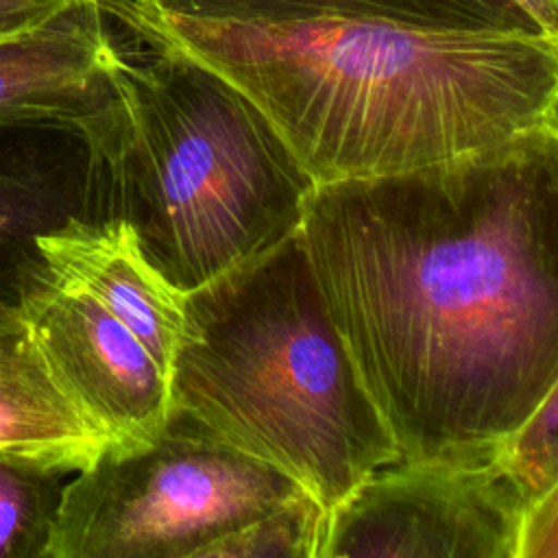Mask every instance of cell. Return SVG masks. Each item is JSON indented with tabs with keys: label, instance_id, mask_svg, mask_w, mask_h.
Returning <instances> with one entry per match:
<instances>
[{
	"label": "cell",
	"instance_id": "cell-1",
	"mask_svg": "<svg viewBox=\"0 0 558 558\" xmlns=\"http://www.w3.org/2000/svg\"><path fill=\"white\" fill-rule=\"evenodd\" d=\"M299 233L403 460L488 456L558 386V129L314 185Z\"/></svg>",
	"mask_w": 558,
	"mask_h": 558
},
{
	"label": "cell",
	"instance_id": "cell-2",
	"mask_svg": "<svg viewBox=\"0 0 558 558\" xmlns=\"http://www.w3.org/2000/svg\"><path fill=\"white\" fill-rule=\"evenodd\" d=\"M109 2L235 85L314 185L558 129V35L375 17L220 22Z\"/></svg>",
	"mask_w": 558,
	"mask_h": 558
},
{
	"label": "cell",
	"instance_id": "cell-3",
	"mask_svg": "<svg viewBox=\"0 0 558 558\" xmlns=\"http://www.w3.org/2000/svg\"><path fill=\"white\" fill-rule=\"evenodd\" d=\"M109 83L76 137L85 214L126 222L150 266L187 294L299 231L314 181L268 118L225 76L131 20Z\"/></svg>",
	"mask_w": 558,
	"mask_h": 558
},
{
	"label": "cell",
	"instance_id": "cell-4",
	"mask_svg": "<svg viewBox=\"0 0 558 558\" xmlns=\"http://www.w3.org/2000/svg\"><path fill=\"white\" fill-rule=\"evenodd\" d=\"M170 410L279 469L329 514L401 460L329 318L301 233L185 294Z\"/></svg>",
	"mask_w": 558,
	"mask_h": 558
},
{
	"label": "cell",
	"instance_id": "cell-5",
	"mask_svg": "<svg viewBox=\"0 0 558 558\" xmlns=\"http://www.w3.org/2000/svg\"><path fill=\"white\" fill-rule=\"evenodd\" d=\"M303 490L279 469L170 410L135 449H105L61 488L46 558H203Z\"/></svg>",
	"mask_w": 558,
	"mask_h": 558
},
{
	"label": "cell",
	"instance_id": "cell-6",
	"mask_svg": "<svg viewBox=\"0 0 558 558\" xmlns=\"http://www.w3.org/2000/svg\"><path fill=\"white\" fill-rule=\"evenodd\" d=\"M523 510L490 453L401 458L327 514L318 558H514Z\"/></svg>",
	"mask_w": 558,
	"mask_h": 558
},
{
	"label": "cell",
	"instance_id": "cell-7",
	"mask_svg": "<svg viewBox=\"0 0 558 558\" xmlns=\"http://www.w3.org/2000/svg\"><path fill=\"white\" fill-rule=\"evenodd\" d=\"M15 301L59 384L107 449H135L159 434L170 414L168 375L122 320L37 255L17 281Z\"/></svg>",
	"mask_w": 558,
	"mask_h": 558
},
{
	"label": "cell",
	"instance_id": "cell-8",
	"mask_svg": "<svg viewBox=\"0 0 558 558\" xmlns=\"http://www.w3.org/2000/svg\"><path fill=\"white\" fill-rule=\"evenodd\" d=\"M116 37L100 0L0 37V126L50 124L76 135L102 100Z\"/></svg>",
	"mask_w": 558,
	"mask_h": 558
},
{
	"label": "cell",
	"instance_id": "cell-9",
	"mask_svg": "<svg viewBox=\"0 0 558 558\" xmlns=\"http://www.w3.org/2000/svg\"><path fill=\"white\" fill-rule=\"evenodd\" d=\"M33 248L52 275L78 286L122 320L170 375L185 294L150 266L126 222L68 216L39 231Z\"/></svg>",
	"mask_w": 558,
	"mask_h": 558
},
{
	"label": "cell",
	"instance_id": "cell-10",
	"mask_svg": "<svg viewBox=\"0 0 558 558\" xmlns=\"http://www.w3.org/2000/svg\"><path fill=\"white\" fill-rule=\"evenodd\" d=\"M105 449L102 434L46 362L17 301L0 296V456L65 475Z\"/></svg>",
	"mask_w": 558,
	"mask_h": 558
},
{
	"label": "cell",
	"instance_id": "cell-11",
	"mask_svg": "<svg viewBox=\"0 0 558 558\" xmlns=\"http://www.w3.org/2000/svg\"><path fill=\"white\" fill-rule=\"evenodd\" d=\"M159 15L279 24L316 17H375L429 28L545 33L514 0H133Z\"/></svg>",
	"mask_w": 558,
	"mask_h": 558
},
{
	"label": "cell",
	"instance_id": "cell-12",
	"mask_svg": "<svg viewBox=\"0 0 558 558\" xmlns=\"http://www.w3.org/2000/svg\"><path fill=\"white\" fill-rule=\"evenodd\" d=\"M61 475L0 456V558H46Z\"/></svg>",
	"mask_w": 558,
	"mask_h": 558
},
{
	"label": "cell",
	"instance_id": "cell-13",
	"mask_svg": "<svg viewBox=\"0 0 558 558\" xmlns=\"http://www.w3.org/2000/svg\"><path fill=\"white\" fill-rule=\"evenodd\" d=\"M327 512L299 490L255 521L209 545L203 558H318Z\"/></svg>",
	"mask_w": 558,
	"mask_h": 558
},
{
	"label": "cell",
	"instance_id": "cell-14",
	"mask_svg": "<svg viewBox=\"0 0 558 558\" xmlns=\"http://www.w3.org/2000/svg\"><path fill=\"white\" fill-rule=\"evenodd\" d=\"M558 386L490 447L493 462L512 482L525 508L558 488Z\"/></svg>",
	"mask_w": 558,
	"mask_h": 558
},
{
	"label": "cell",
	"instance_id": "cell-15",
	"mask_svg": "<svg viewBox=\"0 0 558 558\" xmlns=\"http://www.w3.org/2000/svg\"><path fill=\"white\" fill-rule=\"evenodd\" d=\"M81 216L72 201L54 192L41 177L0 174V259L15 246L33 244V238L65 220Z\"/></svg>",
	"mask_w": 558,
	"mask_h": 558
},
{
	"label": "cell",
	"instance_id": "cell-16",
	"mask_svg": "<svg viewBox=\"0 0 558 558\" xmlns=\"http://www.w3.org/2000/svg\"><path fill=\"white\" fill-rule=\"evenodd\" d=\"M514 558H558V488L523 510Z\"/></svg>",
	"mask_w": 558,
	"mask_h": 558
},
{
	"label": "cell",
	"instance_id": "cell-17",
	"mask_svg": "<svg viewBox=\"0 0 558 558\" xmlns=\"http://www.w3.org/2000/svg\"><path fill=\"white\" fill-rule=\"evenodd\" d=\"M83 0H0V37L35 26Z\"/></svg>",
	"mask_w": 558,
	"mask_h": 558
},
{
	"label": "cell",
	"instance_id": "cell-18",
	"mask_svg": "<svg viewBox=\"0 0 558 558\" xmlns=\"http://www.w3.org/2000/svg\"><path fill=\"white\" fill-rule=\"evenodd\" d=\"M514 2L521 9H525L545 33L558 35V0H514Z\"/></svg>",
	"mask_w": 558,
	"mask_h": 558
}]
</instances>
